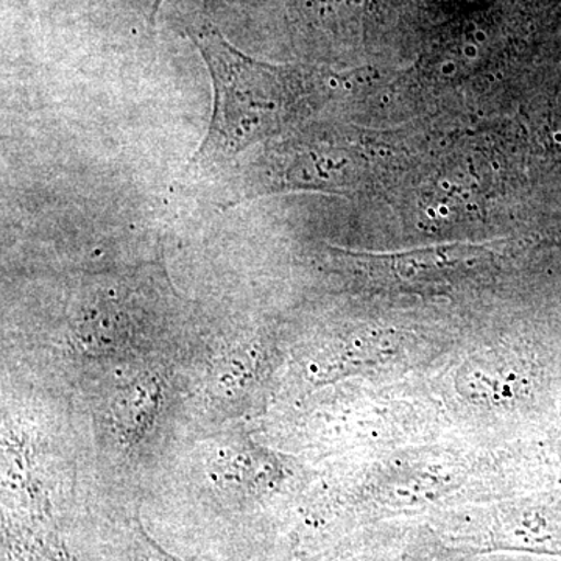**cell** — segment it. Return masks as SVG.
I'll use <instances>...</instances> for the list:
<instances>
[{
	"mask_svg": "<svg viewBox=\"0 0 561 561\" xmlns=\"http://www.w3.org/2000/svg\"><path fill=\"white\" fill-rule=\"evenodd\" d=\"M117 561H181L172 557L171 553L162 551L160 546L157 545L146 530L140 529L139 524H136L135 530L131 534V541L128 542L124 553L117 557Z\"/></svg>",
	"mask_w": 561,
	"mask_h": 561,
	"instance_id": "cell-3",
	"label": "cell"
},
{
	"mask_svg": "<svg viewBox=\"0 0 561 561\" xmlns=\"http://www.w3.org/2000/svg\"><path fill=\"white\" fill-rule=\"evenodd\" d=\"M187 36L209 70L214 106L208 131L186 172L219 171L243 151L283 130L305 105L298 69L254 60L208 21L192 25Z\"/></svg>",
	"mask_w": 561,
	"mask_h": 561,
	"instance_id": "cell-1",
	"label": "cell"
},
{
	"mask_svg": "<svg viewBox=\"0 0 561 561\" xmlns=\"http://www.w3.org/2000/svg\"><path fill=\"white\" fill-rule=\"evenodd\" d=\"M334 253L351 271L362 273L373 283L405 290L437 287L449 279H459L493 257V251L481 245L434 247L394 254L341 250Z\"/></svg>",
	"mask_w": 561,
	"mask_h": 561,
	"instance_id": "cell-2",
	"label": "cell"
},
{
	"mask_svg": "<svg viewBox=\"0 0 561 561\" xmlns=\"http://www.w3.org/2000/svg\"><path fill=\"white\" fill-rule=\"evenodd\" d=\"M165 0H153V5H151L150 11V24L154 25V22H157L158 13H160V9L162 3H164Z\"/></svg>",
	"mask_w": 561,
	"mask_h": 561,
	"instance_id": "cell-4",
	"label": "cell"
}]
</instances>
